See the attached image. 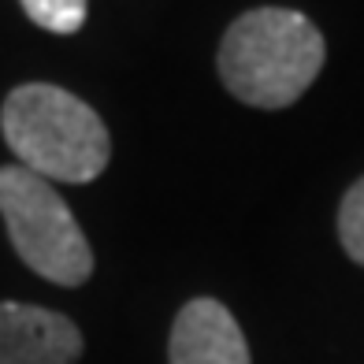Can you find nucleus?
<instances>
[{
  "label": "nucleus",
  "instance_id": "3",
  "mask_svg": "<svg viewBox=\"0 0 364 364\" xmlns=\"http://www.w3.org/2000/svg\"><path fill=\"white\" fill-rule=\"evenodd\" d=\"M0 220L30 272L56 287H82L93 275V250L68 201L48 178L8 164L0 168Z\"/></svg>",
  "mask_w": 364,
  "mask_h": 364
},
{
  "label": "nucleus",
  "instance_id": "4",
  "mask_svg": "<svg viewBox=\"0 0 364 364\" xmlns=\"http://www.w3.org/2000/svg\"><path fill=\"white\" fill-rule=\"evenodd\" d=\"M82 346V331L63 312L0 301V364H75Z\"/></svg>",
  "mask_w": 364,
  "mask_h": 364
},
{
  "label": "nucleus",
  "instance_id": "5",
  "mask_svg": "<svg viewBox=\"0 0 364 364\" xmlns=\"http://www.w3.org/2000/svg\"><path fill=\"white\" fill-rule=\"evenodd\" d=\"M168 364H253V360L235 312L216 297H193L178 309L171 323Z\"/></svg>",
  "mask_w": 364,
  "mask_h": 364
},
{
  "label": "nucleus",
  "instance_id": "2",
  "mask_svg": "<svg viewBox=\"0 0 364 364\" xmlns=\"http://www.w3.org/2000/svg\"><path fill=\"white\" fill-rule=\"evenodd\" d=\"M0 130L19 168L48 182H93L112 160L105 119L82 97L48 82L11 90L0 108Z\"/></svg>",
  "mask_w": 364,
  "mask_h": 364
},
{
  "label": "nucleus",
  "instance_id": "7",
  "mask_svg": "<svg viewBox=\"0 0 364 364\" xmlns=\"http://www.w3.org/2000/svg\"><path fill=\"white\" fill-rule=\"evenodd\" d=\"M338 242L346 257L364 268V175L346 190L338 205Z\"/></svg>",
  "mask_w": 364,
  "mask_h": 364
},
{
  "label": "nucleus",
  "instance_id": "1",
  "mask_svg": "<svg viewBox=\"0 0 364 364\" xmlns=\"http://www.w3.org/2000/svg\"><path fill=\"white\" fill-rule=\"evenodd\" d=\"M327 41L309 15L294 8H253L227 26L216 71L230 97L250 108H290L316 82Z\"/></svg>",
  "mask_w": 364,
  "mask_h": 364
},
{
  "label": "nucleus",
  "instance_id": "6",
  "mask_svg": "<svg viewBox=\"0 0 364 364\" xmlns=\"http://www.w3.org/2000/svg\"><path fill=\"white\" fill-rule=\"evenodd\" d=\"M23 11L48 34H78L86 23V0H23Z\"/></svg>",
  "mask_w": 364,
  "mask_h": 364
}]
</instances>
